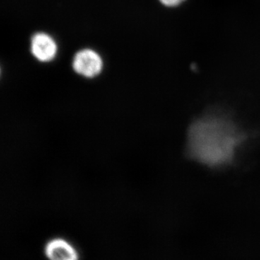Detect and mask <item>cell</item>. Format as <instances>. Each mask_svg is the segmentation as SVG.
Returning <instances> with one entry per match:
<instances>
[{
    "mask_svg": "<svg viewBox=\"0 0 260 260\" xmlns=\"http://www.w3.org/2000/svg\"><path fill=\"white\" fill-rule=\"evenodd\" d=\"M48 260H79V254L74 246L62 238H54L44 246Z\"/></svg>",
    "mask_w": 260,
    "mask_h": 260,
    "instance_id": "277c9868",
    "label": "cell"
},
{
    "mask_svg": "<svg viewBox=\"0 0 260 260\" xmlns=\"http://www.w3.org/2000/svg\"><path fill=\"white\" fill-rule=\"evenodd\" d=\"M164 6L167 8H177L180 6L183 3H185L186 0H158Z\"/></svg>",
    "mask_w": 260,
    "mask_h": 260,
    "instance_id": "5b68a950",
    "label": "cell"
},
{
    "mask_svg": "<svg viewBox=\"0 0 260 260\" xmlns=\"http://www.w3.org/2000/svg\"><path fill=\"white\" fill-rule=\"evenodd\" d=\"M240 136L231 123L220 118L206 117L190 126L188 151L192 158L209 166L230 161Z\"/></svg>",
    "mask_w": 260,
    "mask_h": 260,
    "instance_id": "6da1fadb",
    "label": "cell"
},
{
    "mask_svg": "<svg viewBox=\"0 0 260 260\" xmlns=\"http://www.w3.org/2000/svg\"><path fill=\"white\" fill-rule=\"evenodd\" d=\"M103 67L102 58L93 49H82L73 58V70L84 78H95L102 73Z\"/></svg>",
    "mask_w": 260,
    "mask_h": 260,
    "instance_id": "7a4b0ae2",
    "label": "cell"
},
{
    "mask_svg": "<svg viewBox=\"0 0 260 260\" xmlns=\"http://www.w3.org/2000/svg\"><path fill=\"white\" fill-rule=\"evenodd\" d=\"M30 51L37 60L49 62L54 59L57 53V45L51 36L45 32L34 34L30 40Z\"/></svg>",
    "mask_w": 260,
    "mask_h": 260,
    "instance_id": "3957f363",
    "label": "cell"
}]
</instances>
